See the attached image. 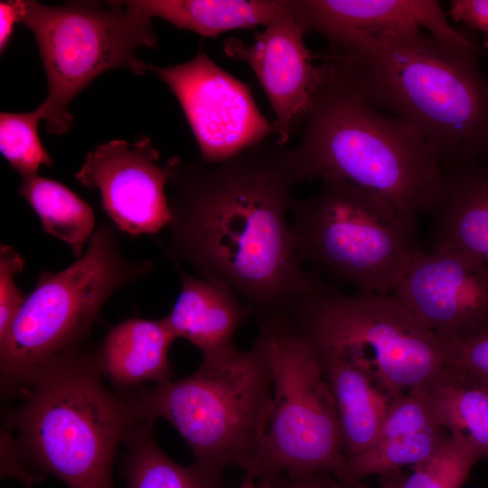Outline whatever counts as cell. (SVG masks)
I'll list each match as a JSON object with an SVG mask.
<instances>
[{"label":"cell","instance_id":"5bb4252c","mask_svg":"<svg viewBox=\"0 0 488 488\" xmlns=\"http://www.w3.org/2000/svg\"><path fill=\"white\" fill-rule=\"evenodd\" d=\"M305 34L292 10L256 33L250 44L234 37L223 43L226 56L247 63L259 81L275 114L276 141L282 146L304 125L323 80Z\"/></svg>","mask_w":488,"mask_h":488},{"label":"cell","instance_id":"484cf974","mask_svg":"<svg viewBox=\"0 0 488 488\" xmlns=\"http://www.w3.org/2000/svg\"><path fill=\"white\" fill-rule=\"evenodd\" d=\"M479 459V453L465 437L449 433L443 446L413 466V472L399 488H462Z\"/></svg>","mask_w":488,"mask_h":488},{"label":"cell","instance_id":"277c9868","mask_svg":"<svg viewBox=\"0 0 488 488\" xmlns=\"http://www.w3.org/2000/svg\"><path fill=\"white\" fill-rule=\"evenodd\" d=\"M101 375L96 350L79 346L42 364L5 419V455L70 488H113L117 450L142 420L130 397L112 394Z\"/></svg>","mask_w":488,"mask_h":488},{"label":"cell","instance_id":"44dd1931","mask_svg":"<svg viewBox=\"0 0 488 488\" xmlns=\"http://www.w3.org/2000/svg\"><path fill=\"white\" fill-rule=\"evenodd\" d=\"M18 193L41 220L43 230L65 242L80 258L94 233L91 207L64 184L40 175L23 179Z\"/></svg>","mask_w":488,"mask_h":488},{"label":"cell","instance_id":"4dcf8cb0","mask_svg":"<svg viewBox=\"0 0 488 488\" xmlns=\"http://www.w3.org/2000/svg\"><path fill=\"white\" fill-rule=\"evenodd\" d=\"M23 14V0L0 2V51L7 48L14 24L22 23Z\"/></svg>","mask_w":488,"mask_h":488},{"label":"cell","instance_id":"836d02e7","mask_svg":"<svg viewBox=\"0 0 488 488\" xmlns=\"http://www.w3.org/2000/svg\"><path fill=\"white\" fill-rule=\"evenodd\" d=\"M384 488H399V487H397L396 485L390 484V485H388V486H386Z\"/></svg>","mask_w":488,"mask_h":488},{"label":"cell","instance_id":"4fadbf2b","mask_svg":"<svg viewBox=\"0 0 488 488\" xmlns=\"http://www.w3.org/2000/svg\"><path fill=\"white\" fill-rule=\"evenodd\" d=\"M393 295L444 339L464 338L488 328V265L469 252L421 250Z\"/></svg>","mask_w":488,"mask_h":488},{"label":"cell","instance_id":"83f0119b","mask_svg":"<svg viewBox=\"0 0 488 488\" xmlns=\"http://www.w3.org/2000/svg\"><path fill=\"white\" fill-rule=\"evenodd\" d=\"M436 426L439 425L436 421L425 391L411 389L391 399L375 442Z\"/></svg>","mask_w":488,"mask_h":488},{"label":"cell","instance_id":"cb8c5ba5","mask_svg":"<svg viewBox=\"0 0 488 488\" xmlns=\"http://www.w3.org/2000/svg\"><path fill=\"white\" fill-rule=\"evenodd\" d=\"M449 432L440 426L378 441L345 459L341 477L358 480L387 474L404 465H418L436 454Z\"/></svg>","mask_w":488,"mask_h":488},{"label":"cell","instance_id":"3957f363","mask_svg":"<svg viewBox=\"0 0 488 488\" xmlns=\"http://www.w3.org/2000/svg\"><path fill=\"white\" fill-rule=\"evenodd\" d=\"M300 141L286 148L298 183L343 181L385 201L417 229L443 169L423 136L373 107L326 64Z\"/></svg>","mask_w":488,"mask_h":488},{"label":"cell","instance_id":"4316f807","mask_svg":"<svg viewBox=\"0 0 488 488\" xmlns=\"http://www.w3.org/2000/svg\"><path fill=\"white\" fill-rule=\"evenodd\" d=\"M446 374L464 384L488 389V328L446 340Z\"/></svg>","mask_w":488,"mask_h":488},{"label":"cell","instance_id":"d4e9b609","mask_svg":"<svg viewBox=\"0 0 488 488\" xmlns=\"http://www.w3.org/2000/svg\"><path fill=\"white\" fill-rule=\"evenodd\" d=\"M42 119H44L42 104L30 112L0 114L1 154L23 179L37 175L42 165L52 166L53 164L38 134Z\"/></svg>","mask_w":488,"mask_h":488},{"label":"cell","instance_id":"5b68a950","mask_svg":"<svg viewBox=\"0 0 488 488\" xmlns=\"http://www.w3.org/2000/svg\"><path fill=\"white\" fill-rule=\"evenodd\" d=\"M141 420L164 418L189 446L193 465L221 479L228 465L248 474L264 436L273 377L264 334L239 352L202 357L199 369L176 381L130 397Z\"/></svg>","mask_w":488,"mask_h":488},{"label":"cell","instance_id":"603a6c76","mask_svg":"<svg viewBox=\"0 0 488 488\" xmlns=\"http://www.w3.org/2000/svg\"><path fill=\"white\" fill-rule=\"evenodd\" d=\"M436 423L463 436L488 460V389L456 381L447 375L423 389Z\"/></svg>","mask_w":488,"mask_h":488},{"label":"cell","instance_id":"ba28073f","mask_svg":"<svg viewBox=\"0 0 488 488\" xmlns=\"http://www.w3.org/2000/svg\"><path fill=\"white\" fill-rule=\"evenodd\" d=\"M118 230L115 225L101 224L74 263L40 274L0 342L5 392L19 393L42 364L79 346L107 301L152 270L150 261H134L123 254Z\"/></svg>","mask_w":488,"mask_h":488},{"label":"cell","instance_id":"8fae6325","mask_svg":"<svg viewBox=\"0 0 488 488\" xmlns=\"http://www.w3.org/2000/svg\"><path fill=\"white\" fill-rule=\"evenodd\" d=\"M178 100L199 147L201 160L217 164L275 136L244 82L199 52L169 67L148 64Z\"/></svg>","mask_w":488,"mask_h":488},{"label":"cell","instance_id":"d6a6232c","mask_svg":"<svg viewBox=\"0 0 488 488\" xmlns=\"http://www.w3.org/2000/svg\"><path fill=\"white\" fill-rule=\"evenodd\" d=\"M296 488H317V487L310 484L309 483H304L298 484Z\"/></svg>","mask_w":488,"mask_h":488},{"label":"cell","instance_id":"7a4b0ae2","mask_svg":"<svg viewBox=\"0 0 488 488\" xmlns=\"http://www.w3.org/2000/svg\"><path fill=\"white\" fill-rule=\"evenodd\" d=\"M473 38L412 29L330 50L324 63L380 110L423 136L443 171L488 161V80Z\"/></svg>","mask_w":488,"mask_h":488},{"label":"cell","instance_id":"9a60e30c","mask_svg":"<svg viewBox=\"0 0 488 488\" xmlns=\"http://www.w3.org/2000/svg\"><path fill=\"white\" fill-rule=\"evenodd\" d=\"M292 10L305 33L321 34L328 50L412 29L459 42L472 38L452 26L433 0H292Z\"/></svg>","mask_w":488,"mask_h":488},{"label":"cell","instance_id":"8992f818","mask_svg":"<svg viewBox=\"0 0 488 488\" xmlns=\"http://www.w3.org/2000/svg\"><path fill=\"white\" fill-rule=\"evenodd\" d=\"M281 312L317 355L357 366L390 399L427 389L446 375V339L393 294H346L319 277Z\"/></svg>","mask_w":488,"mask_h":488},{"label":"cell","instance_id":"f1b7e54d","mask_svg":"<svg viewBox=\"0 0 488 488\" xmlns=\"http://www.w3.org/2000/svg\"><path fill=\"white\" fill-rule=\"evenodd\" d=\"M24 260L10 245H0V342L6 337L26 296L15 283Z\"/></svg>","mask_w":488,"mask_h":488},{"label":"cell","instance_id":"1f68e13d","mask_svg":"<svg viewBox=\"0 0 488 488\" xmlns=\"http://www.w3.org/2000/svg\"><path fill=\"white\" fill-rule=\"evenodd\" d=\"M238 488H258L255 484V480L245 476L242 483Z\"/></svg>","mask_w":488,"mask_h":488},{"label":"cell","instance_id":"7402d4cb","mask_svg":"<svg viewBox=\"0 0 488 488\" xmlns=\"http://www.w3.org/2000/svg\"><path fill=\"white\" fill-rule=\"evenodd\" d=\"M154 422H138L124 443V473L128 488H219L220 478L193 465L182 466L159 448L152 435Z\"/></svg>","mask_w":488,"mask_h":488},{"label":"cell","instance_id":"ac0fdd59","mask_svg":"<svg viewBox=\"0 0 488 488\" xmlns=\"http://www.w3.org/2000/svg\"><path fill=\"white\" fill-rule=\"evenodd\" d=\"M175 336L164 318L133 317L107 333L96 350L102 375L122 389L152 380H170L173 371L168 353Z\"/></svg>","mask_w":488,"mask_h":488},{"label":"cell","instance_id":"9c48e42d","mask_svg":"<svg viewBox=\"0 0 488 488\" xmlns=\"http://www.w3.org/2000/svg\"><path fill=\"white\" fill-rule=\"evenodd\" d=\"M273 377V399L261 445L245 476L286 474L308 483L319 473L342 474L343 438L335 399L319 357L282 312L258 314Z\"/></svg>","mask_w":488,"mask_h":488},{"label":"cell","instance_id":"7c38bea8","mask_svg":"<svg viewBox=\"0 0 488 488\" xmlns=\"http://www.w3.org/2000/svg\"><path fill=\"white\" fill-rule=\"evenodd\" d=\"M170 159L163 164L146 136L130 144L115 139L89 151L75 174L83 186L98 189L114 225L132 236L155 234L171 219L168 181Z\"/></svg>","mask_w":488,"mask_h":488},{"label":"cell","instance_id":"e0dca14e","mask_svg":"<svg viewBox=\"0 0 488 488\" xmlns=\"http://www.w3.org/2000/svg\"><path fill=\"white\" fill-rule=\"evenodd\" d=\"M181 291L164 317L175 338H183L211 357L234 348V335L254 310L219 281L191 276L177 266Z\"/></svg>","mask_w":488,"mask_h":488},{"label":"cell","instance_id":"6da1fadb","mask_svg":"<svg viewBox=\"0 0 488 488\" xmlns=\"http://www.w3.org/2000/svg\"><path fill=\"white\" fill-rule=\"evenodd\" d=\"M217 164L171 157L170 249L176 264L232 289L255 313L284 310L314 286L294 247L298 183L276 138Z\"/></svg>","mask_w":488,"mask_h":488},{"label":"cell","instance_id":"2e32d148","mask_svg":"<svg viewBox=\"0 0 488 488\" xmlns=\"http://www.w3.org/2000/svg\"><path fill=\"white\" fill-rule=\"evenodd\" d=\"M427 214L431 249H455L488 265V162L443 171Z\"/></svg>","mask_w":488,"mask_h":488},{"label":"cell","instance_id":"ffe728a7","mask_svg":"<svg viewBox=\"0 0 488 488\" xmlns=\"http://www.w3.org/2000/svg\"><path fill=\"white\" fill-rule=\"evenodd\" d=\"M318 357L335 399L347 458L373 445L391 399L352 363L338 357Z\"/></svg>","mask_w":488,"mask_h":488},{"label":"cell","instance_id":"f546056e","mask_svg":"<svg viewBox=\"0 0 488 488\" xmlns=\"http://www.w3.org/2000/svg\"><path fill=\"white\" fill-rule=\"evenodd\" d=\"M449 14L455 21L483 33L484 47L488 49V0L450 1Z\"/></svg>","mask_w":488,"mask_h":488},{"label":"cell","instance_id":"30bf717a","mask_svg":"<svg viewBox=\"0 0 488 488\" xmlns=\"http://www.w3.org/2000/svg\"><path fill=\"white\" fill-rule=\"evenodd\" d=\"M22 23L33 33L47 77L42 103L50 134L68 132L73 99L102 72L125 68L141 76L148 64L140 48L155 49L152 18L126 1H73L45 5L23 0Z\"/></svg>","mask_w":488,"mask_h":488},{"label":"cell","instance_id":"d6986e66","mask_svg":"<svg viewBox=\"0 0 488 488\" xmlns=\"http://www.w3.org/2000/svg\"><path fill=\"white\" fill-rule=\"evenodd\" d=\"M127 4L178 29L213 37L267 26L292 13V0H131Z\"/></svg>","mask_w":488,"mask_h":488},{"label":"cell","instance_id":"52a82bcc","mask_svg":"<svg viewBox=\"0 0 488 488\" xmlns=\"http://www.w3.org/2000/svg\"><path fill=\"white\" fill-rule=\"evenodd\" d=\"M295 250L311 272L359 292L393 294L421 251L417 229L375 193L323 181L291 207Z\"/></svg>","mask_w":488,"mask_h":488}]
</instances>
